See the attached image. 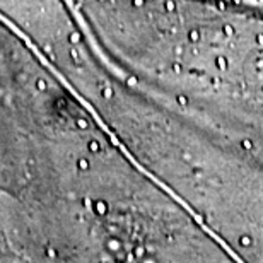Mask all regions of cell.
Instances as JSON below:
<instances>
[{"label": "cell", "mask_w": 263, "mask_h": 263, "mask_svg": "<svg viewBox=\"0 0 263 263\" xmlns=\"http://www.w3.org/2000/svg\"><path fill=\"white\" fill-rule=\"evenodd\" d=\"M137 169L0 14V261H111Z\"/></svg>", "instance_id": "6da1fadb"}]
</instances>
